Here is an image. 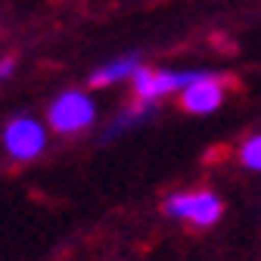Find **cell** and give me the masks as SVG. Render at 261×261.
<instances>
[{
	"label": "cell",
	"instance_id": "277c9868",
	"mask_svg": "<svg viewBox=\"0 0 261 261\" xmlns=\"http://www.w3.org/2000/svg\"><path fill=\"white\" fill-rule=\"evenodd\" d=\"M4 146L16 162H31L38 159L47 146V130L35 118H13L4 130Z\"/></svg>",
	"mask_w": 261,
	"mask_h": 261
},
{
	"label": "cell",
	"instance_id": "52a82bcc",
	"mask_svg": "<svg viewBox=\"0 0 261 261\" xmlns=\"http://www.w3.org/2000/svg\"><path fill=\"white\" fill-rule=\"evenodd\" d=\"M240 162H243L249 171H261V134L249 137V140L240 146Z\"/></svg>",
	"mask_w": 261,
	"mask_h": 261
},
{
	"label": "cell",
	"instance_id": "8992f818",
	"mask_svg": "<svg viewBox=\"0 0 261 261\" xmlns=\"http://www.w3.org/2000/svg\"><path fill=\"white\" fill-rule=\"evenodd\" d=\"M137 69H140V59H137V56H124V59H118V62H109V65H103V69H96V72L90 75V87H109V84H115V81L130 78Z\"/></svg>",
	"mask_w": 261,
	"mask_h": 261
},
{
	"label": "cell",
	"instance_id": "7a4b0ae2",
	"mask_svg": "<svg viewBox=\"0 0 261 261\" xmlns=\"http://www.w3.org/2000/svg\"><path fill=\"white\" fill-rule=\"evenodd\" d=\"M93 115H96V109H93V100L87 93L65 90L53 100V106L47 112V121L56 134H75V130H84V127L93 124Z\"/></svg>",
	"mask_w": 261,
	"mask_h": 261
},
{
	"label": "cell",
	"instance_id": "3957f363",
	"mask_svg": "<svg viewBox=\"0 0 261 261\" xmlns=\"http://www.w3.org/2000/svg\"><path fill=\"white\" fill-rule=\"evenodd\" d=\"M205 72H152V69H140L130 75V90L140 103H155L162 100L165 93H174V90H187L190 84H196Z\"/></svg>",
	"mask_w": 261,
	"mask_h": 261
},
{
	"label": "cell",
	"instance_id": "ba28073f",
	"mask_svg": "<svg viewBox=\"0 0 261 261\" xmlns=\"http://www.w3.org/2000/svg\"><path fill=\"white\" fill-rule=\"evenodd\" d=\"M13 69H16V59H13V56L0 59V78H10V75H13Z\"/></svg>",
	"mask_w": 261,
	"mask_h": 261
},
{
	"label": "cell",
	"instance_id": "6da1fadb",
	"mask_svg": "<svg viewBox=\"0 0 261 261\" xmlns=\"http://www.w3.org/2000/svg\"><path fill=\"white\" fill-rule=\"evenodd\" d=\"M224 205L212 190H187V193H174L165 202V215L180 218L193 227H212L221 218Z\"/></svg>",
	"mask_w": 261,
	"mask_h": 261
},
{
	"label": "cell",
	"instance_id": "5b68a950",
	"mask_svg": "<svg viewBox=\"0 0 261 261\" xmlns=\"http://www.w3.org/2000/svg\"><path fill=\"white\" fill-rule=\"evenodd\" d=\"M233 81L230 78H218L212 72H205L196 84H190L187 90H180V106L193 115H208L215 112L221 103H224V96H227V87H230Z\"/></svg>",
	"mask_w": 261,
	"mask_h": 261
}]
</instances>
